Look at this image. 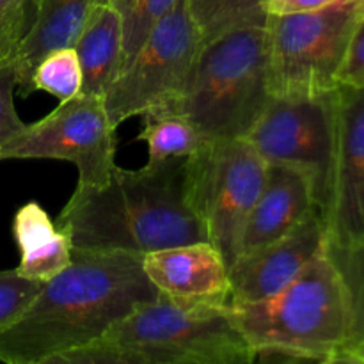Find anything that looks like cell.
<instances>
[{"instance_id":"28","label":"cell","mask_w":364,"mask_h":364,"mask_svg":"<svg viewBox=\"0 0 364 364\" xmlns=\"http://www.w3.org/2000/svg\"><path fill=\"white\" fill-rule=\"evenodd\" d=\"M39 0H27V28L28 25H31L32 18H34V11H36V6H38Z\"/></svg>"},{"instance_id":"5","label":"cell","mask_w":364,"mask_h":364,"mask_svg":"<svg viewBox=\"0 0 364 364\" xmlns=\"http://www.w3.org/2000/svg\"><path fill=\"white\" fill-rule=\"evenodd\" d=\"M272 100L267 27H244L205 43L183 87L148 114H176L206 141L247 139Z\"/></svg>"},{"instance_id":"8","label":"cell","mask_w":364,"mask_h":364,"mask_svg":"<svg viewBox=\"0 0 364 364\" xmlns=\"http://www.w3.org/2000/svg\"><path fill=\"white\" fill-rule=\"evenodd\" d=\"M201 32L187 0H178L139 46L134 59L105 91V109L114 127L144 116L169 102L187 80L201 48Z\"/></svg>"},{"instance_id":"22","label":"cell","mask_w":364,"mask_h":364,"mask_svg":"<svg viewBox=\"0 0 364 364\" xmlns=\"http://www.w3.org/2000/svg\"><path fill=\"white\" fill-rule=\"evenodd\" d=\"M117 11L123 31V64L121 71L128 66L139 46L160 20L173 9L178 0H109ZM119 71V73H121Z\"/></svg>"},{"instance_id":"13","label":"cell","mask_w":364,"mask_h":364,"mask_svg":"<svg viewBox=\"0 0 364 364\" xmlns=\"http://www.w3.org/2000/svg\"><path fill=\"white\" fill-rule=\"evenodd\" d=\"M142 269L160 294L230 304V269L210 242L151 251L142 256Z\"/></svg>"},{"instance_id":"29","label":"cell","mask_w":364,"mask_h":364,"mask_svg":"<svg viewBox=\"0 0 364 364\" xmlns=\"http://www.w3.org/2000/svg\"><path fill=\"white\" fill-rule=\"evenodd\" d=\"M361 4H363V13H364V0H361Z\"/></svg>"},{"instance_id":"30","label":"cell","mask_w":364,"mask_h":364,"mask_svg":"<svg viewBox=\"0 0 364 364\" xmlns=\"http://www.w3.org/2000/svg\"><path fill=\"white\" fill-rule=\"evenodd\" d=\"M0 155H2V151H0Z\"/></svg>"},{"instance_id":"6","label":"cell","mask_w":364,"mask_h":364,"mask_svg":"<svg viewBox=\"0 0 364 364\" xmlns=\"http://www.w3.org/2000/svg\"><path fill=\"white\" fill-rule=\"evenodd\" d=\"M363 16L361 0H340L309 13L270 14L265 27L272 98H306L334 91Z\"/></svg>"},{"instance_id":"4","label":"cell","mask_w":364,"mask_h":364,"mask_svg":"<svg viewBox=\"0 0 364 364\" xmlns=\"http://www.w3.org/2000/svg\"><path fill=\"white\" fill-rule=\"evenodd\" d=\"M228 315L256 361L338 363L348 334L347 295L327 244L283 290L230 304Z\"/></svg>"},{"instance_id":"10","label":"cell","mask_w":364,"mask_h":364,"mask_svg":"<svg viewBox=\"0 0 364 364\" xmlns=\"http://www.w3.org/2000/svg\"><path fill=\"white\" fill-rule=\"evenodd\" d=\"M334 91L306 98H272L247 135L267 164L295 167L311 180L322 215L333 166Z\"/></svg>"},{"instance_id":"7","label":"cell","mask_w":364,"mask_h":364,"mask_svg":"<svg viewBox=\"0 0 364 364\" xmlns=\"http://www.w3.org/2000/svg\"><path fill=\"white\" fill-rule=\"evenodd\" d=\"M267 160L249 139L206 141L188 156V194L228 269L240 255L245 224L267 173Z\"/></svg>"},{"instance_id":"20","label":"cell","mask_w":364,"mask_h":364,"mask_svg":"<svg viewBox=\"0 0 364 364\" xmlns=\"http://www.w3.org/2000/svg\"><path fill=\"white\" fill-rule=\"evenodd\" d=\"M144 127L137 141L148 146V162H162L178 156H191L201 149L206 139L185 117L176 114H144Z\"/></svg>"},{"instance_id":"25","label":"cell","mask_w":364,"mask_h":364,"mask_svg":"<svg viewBox=\"0 0 364 364\" xmlns=\"http://www.w3.org/2000/svg\"><path fill=\"white\" fill-rule=\"evenodd\" d=\"M14 91H16V78H14L13 64L0 66V146L25 127L14 109Z\"/></svg>"},{"instance_id":"26","label":"cell","mask_w":364,"mask_h":364,"mask_svg":"<svg viewBox=\"0 0 364 364\" xmlns=\"http://www.w3.org/2000/svg\"><path fill=\"white\" fill-rule=\"evenodd\" d=\"M338 82L340 85L364 87V16L352 34Z\"/></svg>"},{"instance_id":"9","label":"cell","mask_w":364,"mask_h":364,"mask_svg":"<svg viewBox=\"0 0 364 364\" xmlns=\"http://www.w3.org/2000/svg\"><path fill=\"white\" fill-rule=\"evenodd\" d=\"M0 160H66L78 171V185L100 187L116 169V127L110 123L105 100L80 92L60 102L48 116L25 124L0 146Z\"/></svg>"},{"instance_id":"11","label":"cell","mask_w":364,"mask_h":364,"mask_svg":"<svg viewBox=\"0 0 364 364\" xmlns=\"http://www.w3.org/2000/svg\"><path fill=\"white\" fill-rule=\"evenodd\" d=\"M323 220L329 244L364 242V87L338 85L334 91V149Z\"/></svg>"},{"instance_id":"23","label":"cell","mask_w":364,"mask_h":364,"mask_svg":"<svg viewBox=\"0 0 364 364\" xmlns=\"http://www.w3.org/2000/svg\"><path fill=\"white\" fill-rule=\"evenodd\" d=\"M41 287L43 283L20 276L16 269L0 270V331L27 309Z\"/></svg>"},{"instance_id":"1","label":"cell","mask_w":364,"mask_h":364,"mask_svg":"<svg viewBox=\"0 0 364 364\" xmlns=\"http://www.w3.org/2000/svg\"><path fill=\"white\" fill-rule=\"evenodd\" d=\"M156 295L141 255L73 247L70 265L0 331V361L59 364Z\"/></svg>"},{"instance_id":"19","label":"cell","mask_w":364,"mask_h":364,"mask_svg":"<svg viewBox=\"0 0 364 364\" xmlns=\"http://www.w3.org/2000/svg\"><path fill=\"white\" fill-rule=\"evenodd\" d=\"M192 20L205 43L231 31L267 25L265 0H187Z\"/></svg>"},{"instance_id":"12","label":"cell","mask_w":364,"mask_h":364,"mask_svg":"<svg viewBox=\"0 0 364 364\" xmlns=\"http://www.w3.org/2000/svg\"><path fill=\"white\" fill-rule=\"evenodd\" d=\"M327 244L320 208H313L294 230L252 251L242 252L230 269V304L269 299L290 284Z\"/></svg>"},{"instance_id":"18","label":"cell","mask_w":364,"mask_h":364,"mask_svg":"<svg viewBox=\"0 0 364 364\" xmlns=\"http://www.w3.org/2000/svg\"><path fill=\"white\" fill-rule=\"evenodd\" d=\"M327 252L343 281L348 308V334L338 363L364 364V242L347 247L327 242Z\"/></svg>"},{"instance_id":"3","label":"cell","mask_w":364,"mask_h":364,"mask_svg":"<svg viewBox=\"0 0 364 364\" xmlns=\"http://www.w3.org/2000/svg\"><path fill=\"white\" fill-rule=\"evenodd\" d=\"M230 304L160 294L59 364H249L256 354L228 315Z\"/></svg>"},{"instance_id":"24","label":"cell","mask_w":364,"mask_h":364,"mask_svg":"<svg viewBox=\"0 0 364 364\" xmlns=\"http://www.w3.org/2000/svg\"><path fill=\"white\" fill-rule=\"evenodd\" d=\"M27 32V0H0V66L13 64Z\"/></svg>"},{"instance_id":"16","label":"cell","mask_w":364,"mask_h":364,"mask_svg":"<svg viewBox=\"0 0 364 364\" xmlns=\"http://www.w3.org/2000/svg\"><path fill=\"white\" fill-rule=\"evenodd\" d=\"M13 237L20 249L16 272L38 283H46L71 263L70 237L53 224L39 203L28 201L13 219Z\"/></svg>"},{"instance_id":"15","label":"cell","mask_w":364,"mask_h":364,"mask_svg":"<svg viewBox=\"0 0 364 364\" xmlns=\"http://www.w3.org/2000/svg\"><path fill=\"white\" fill-rule=\"evenodd\" d=\"M107 0H39L34 18L13 59L16 89L32 95V73L46 53L73 46L92 11Z\"/></svg>"},{"instance_id":"27","label":"cell","mask_w":364,"mask_h":364,"mask_svg":"<svg viewBox=\"0 0 364 364\" xmlns=\"http://www.w3.org/2000/svg\"><path fill=\"white\" fill-rule=\"evenodd\" d=\"M340 0H265L267 13L274 16L281 14H295V13H309V11H318L323 7H329Z\"/></svg>"},{"instance_id":"14","label":"cell","mask_w":364,"mask_h":364,"mask_svg":"<svg viewBox=\"0 0 364 364\" xmlns=\"http://www.w3.org/2000/svg\"><path fill=\"white\" fill-rule=\"evenodd\" d=\"M313 208H316V199L311 180L295 167L269 164L263 187L245 224L240 255L283 237Z\"/></svg>"},{"instance_id":"2","label":"cell","mask_w":364,"mask_h":364,"mask_svg":"<svg viewBox=\"0 0 364 364\" xmlns=\"http://www.w3.org/2000/svg\"><path fill=\"white\" fill-rule=\"evenodd\" d=\"M188 156L116 167L100 187L77 185L57 217L71 245L89 251L148 255L173 245L208 242L188 194Z\"/></svg>"},{"instance_id":"17","label":"cell","mask_w":364,"mask_h":364,"mask_svg":"<svg viewBox=\"0 0 364 364\" xmlns=\"http://www.w3.org/2000/svg\"><path fill=\"white\" fill-rule=\"evenodd\" d=\"M82 66V92L105 96L123 64V31L112 4L102 2L73 45Z\"/></svg>"},{"instance_id":"21","label":"cell","mask_w":364,"mask_h":364,"mask_svg":"<svg viewBox=\"0 0 364 364\" xmlns=\"http://www.w3.org/2000/svg\"><path fill=\"white\" fill-rule=\"evenodd\" d=\"M82 66L73 46L46 53L32 73L31 89L45 91L59 102L75 98L82 92Z\"/></svg>"}]
</instances>
